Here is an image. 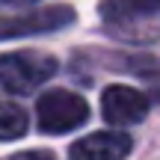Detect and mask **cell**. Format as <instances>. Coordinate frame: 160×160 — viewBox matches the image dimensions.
I'll return each instance as SVG.
<instances>
[{
	"label": "cell",
	"mask_w": 160,
	"mask_h": 160,
	"mask_svg": "<svg viewBox=\"0 0 160 160\" xmlns=\"http://www.w3.org/2000/svg\"><path fill=\"white\" fill-rule=\"evenodd\" d=\"M57 74V59L45 51H9L0 53V83L15 95L39 89Z\"/></svg>",
	"instance_id": "1"
},
{
	"label": "cell",
	"mask_w": 160,
	"mask_h": 160,
	"mask_svg": "<svg viewBox=\"0 0 160 160\" xmlns=\"http://www.w3.org/2000/svg\"><path fill=\"white\" fill-rule=\"evenodd\" d=\"M86 116H89V104L68 89L45 92L36 104V119L42 133H68L83 125Z\"/></svg>",
	"instance_id": "2"
},
{
	"label": "cell",
	"mask_w": 160,
	"mask_h": 160,
	"mask_svg": "<svg viewBox=\"0 0 160 160\" xmlns=\"http://www.w3.org/2000/svg\"><path fill=\"white\" fill-rule=\"evenodd\" d=\"M74 21L71 6H45V9L27 12L18 18H0V39H21V36H39L62 30Z\"/></svg>",
	"instance_id": "3"
},
{
	"label": "cell",
	"mask_w": 160,
	"mask_h": 160,
	"mask_svg": "<svg viewBox=\"0 0 160 160\" xmlns=\"http://www.w3.org/2000/svg\"><path fill=\"white\" fill-rule=\"evenodd\" d=\"M101 113L116 128L139 125L148 116V98L133 86H107L101 95Z\"/></svg>",
	"instance_id": "4"
},
{
	"label": "cell",
	"mask_w": 160,
	"mask_h": 160,
	"mask_svg": "<svg viewBox=\"0 0 160 160\" xmlns=\"http://www.w3.org/2000/svg\"><path fill=\"white\" fill-rule=\"evenodd\" d=\"M131 148L128 133H89L68 148V160H125Z\"/></svg>",
	"instance_id": "5"
},
{
	"label": "cell",
	"mask_w": 160,
	"mask_h": 160,
	"mask_svg": "<svg viewBox=\"0 0 160 160\" xmlns=\"http://www.w3.org/2000/svg\"><path fill=\"white\" fill-rule=\"evenodd\" d=\"M104 21H133L142 15H160V0H104L98 6Z\"/></svg>",
	"instance_id": "6"
},
{
	"label": "cell",
	"mask_w": 160,
	"mask_h": 160,
	"mask_svg": "<svg viewBox=\"0 0 160 160\" xmlns=\"http://www.w3.org/2000/svg\"><path fill=\"white\" fill-rule=\"evenodd\" d=\"M27 133V113L15 104H0V139H18Z\"/></svg>",
	"instance_id": "7"
},
{
	"label": "cell",
	"mask_w": 160,
	"mask_h": 160,
	"mask_svg": "<svg viewBox=\"0 0 160 160\" xmlns=\"http://www.w3.org/2000/svg\"><path fill=\"white\" fill-rule=\"evenodd\" d=\"M0 160H57L51 151H18V154H9V157H0Z\"/></svg>",
	"instance_id": "8"
},
{
	"label": "cell",
	"mask_w": 160,
	"mask_h": 160,
	"mask_svg": "<svg viewBox=\"0 0 160 160\" xmlns=\"http://www.w3.org/2000/svg\"><path fill=\"white\" fill-rule=\"evenodd\" d=\"M3 3H30V0H3Z\"/></svg>",
	"instance_id": "9"
}]
</instances>
